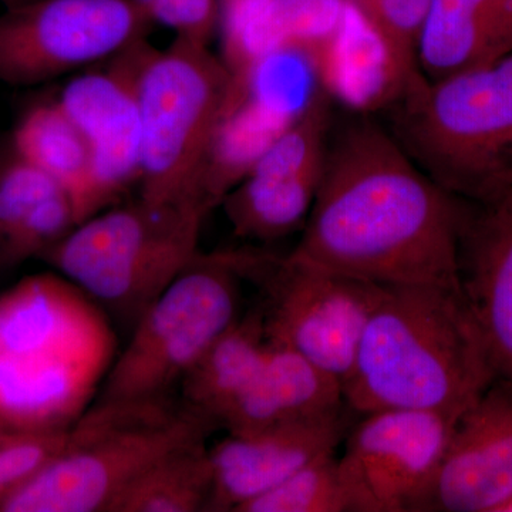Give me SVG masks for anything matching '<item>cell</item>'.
I'll list each match as a JSON object with an SVG mask.
<instances>
[{"mask_svg":"<svg viewBox=\"0 0 512 512\" xmlns=\"http://www.w3.org/2000/svg\"><path fill=\"white\" fill-rule=\"evenodd\" d=\"M474 207L360 113L332 128L318 194L288 256L377 285L460 288L458 255Z\"/></svg>","mask_w":512,"mask_h":512,"instance_id":"1","label":"cell"},{"mask_svg":"<svg viewBox=\"0 0 512 512\" xmlns=\"http://www.w3.org/2000/svg\"><path fill=\"white\" fill-rule=\"evenodd\" d=\"M497 376L461 288L383 285L343 394L356 416L377 410L458 416Z\"/></svg>","mask_w":512,"mask_h":512,"instance_id":"2","label":"cell"},{"mask_svg":"<svg viewBox=\"0 0 512 512\" xmlns=\"http://www.w3.org/2000/svg\"><path fill=\"white\" fill-rule=\"evenodd\" d=\"M117 356L99 303L62 274L22 279L0 296V434L70 429Z\"/></svg>","mask_w":512,"mask_h":512,"instance_id":"3","label":"cell"},{"mask_svg":"<svg viewBox=\"0 0 512 512\" xmlns=\"http://www.w3.org/2000/svg\"><path fill=\"white\" fill-rule=\"evenodd\" d=\"M390 110L392 134L437 184L471 204L512 188V52L477 69L426 77Z\"/></svg>","mask_w":512,"mask_h":512,"instance_id":"4","label":"cell"},{"mask_svg":"<svg viewBox=\"0 0 512 512\" xmlns=\"http://www.w3.org/2000/svg\"><path fill=\"white\" fill-rule=\"evenodd\" d=\"M211 420L171 397L96 402L70 427L60 456L0 503L3 512H109L158 461L207 441Z\"/></svg>","mask_w":512,"mask_h":512,"instance_id":"5","label":"cell"},{"mask_svg":"<svg viewBox=\"0 0 512 512\" xmlns=\"http://www.w3.org/2000/svg\"><path fill=\"white\" fill-rule=\"evenodd\" d=\"M234 93V76L210 45L175 37L150 46L138 74L140 200L156 207H198L212 140Z\"/></svg>","mask_w":512,"mask_h":512,"instance_id":"6","label":"cell"},{"mask_svg":"<svg viewBox=\"0 0 512 512\" xmlns=\"http://www.w3.org/2000/svg\"><path fill=\"white\" fill-rule=\"evenodd\" d=\"M207 215L138 198L80 222L43 256L94 302L136 323L201 254Z\"/></svg>","mask_w":512,"mask_h":512,"instance_id":"7","label":"cell"},{"mask_svg":"<svg viewBox=\"0 0 512 512\" xmlns=\"http://www.w3.org/2000/svg\"><path fill=\"white\" fill-rule=\"evenodd\" d=\"M258 254L227 251L198 258L136 320L97 402L171 397L208 348L241 316V285Z\"/></svg>","mask_w":512,"mask_h":512,"instance_id":"8","label":"cell"},{"mask_svg":"<svg viewBox=\"0 0 512 512\" xmlns=\"http://www.w3.org/2000/svg\"><path fill=\"white\" fill-rule=\"evenodd\" d=\"M156 23L133 0H29L0 12V82L29 87L111 60Z\"/></svg>","mask_w":512,"mask_h":512,"instance_id":"9","label":"cell"},{"mask_svg":"<svg viewBox=\"0 0 512 512\" xmlns=\"http://www.w3.org/2000/svg\"><path fill=\"white\" fill-rule=\"evenodd\" d=\"M249 279L265 291L269 342L295 350L345 383L383 285L261 254Z\"/></svg>","mask_w":512,"mask_h":512,"instance_id":"10","label":"cell"},{"mask_svg":"<svg viewBox=\"0 0 512 512\" xmlns=\"http://www.w3.org/2000/svg\"><path fill=\"white\" fill-rule=\"evenodd\" d=\"M457 416L426 410L360 414L343 440L340 471L355 512H417Z\"/></svg>","mask_w":512,"mask_h":512,"instance_id":"11","label":"cell"},{"mask_svg":"<svg viewBox=\"0 0 512 512\" xmlns=\"http://www.w3.org/2000/svg\"><path fill=\"white\" fill-rule=\"evenodd\" d=\"M332 97L316 90L220 207L239 238L274 241L302 229L325 170Z\"/></svg>","mask_w":512,"mask_h":512,"instance_id":"12","label":"cell"},{"mask_svg":"<svg viewBox=\"0 0 512 512\" xmlns=\"http://www.w3.org/2000/svg\"><path fill=\"white\" fill-rule=\"evenodd\" d=\"M148 49L147 40L128 47L104 69L74 77L57 99L92 148L87 218L113 207L140 183L143 130L137 83Z\"/></svg>","mask_w":512,"mask_h":512,"instance_id":"13","label":"cell"},{"mask_svg":"<svg viewBox=\"0 0 512 512\" xmlns=\"http://www.w3.org/2000/svg\"><path fill=\"white\" fill-rule=\"evenodd\" d=\"M512 501V380L497 376L454 420L417 512H504Z\"/></svg>","mask_w":512,"mask_h":512,"instance_id":"14","label":"cell"},{"mask_svg":"<svg viewBox=\"0 0 512 512\" xmlns=\"http://www.w3.org/2000/svg\"><path fill=\"white\" fill-rule=\"evenodd\" d=\"M352 410L318 419L228 434L210 448L214 485L207 511L239 512L306 464L335 454L352 426Z\"/></svg>","mask_w":512,"mask_h":512,"instance_id":"15","label":"cell"},{"mask_svg":"<svg viewBox=\"0 0 512 512\" xmlns=\"http://www.w3.org/2000/svg\"><path fill=\"white\" fill-rule=\"evenodd\" d=\"M458 279L498 376L512 380V188L474 207L461 238Z\"/></svg>","mask_w":512,"mask_h":512,"instance_id":"16","label":"cell"},{"mask_svg":"<svg viewBox=\"0 0 512 512\" xmlns=\"http://www.w3.org/2000/svg\"><path fill=\"white\" fill-rule=\"evenodd\" d=\"M348 409L343 384L295 350L268 340L262 366L221 417L228 434L332 416Z\"/></svg>","mask_w":512,"mask_h":512,"instance_id":"17","label":"cell"},{"mask_svg":"<svg viewBox=\"0 0 512 512\" xmlns=\"http://www.w3.org/2000/svg\"><path fill=\"white\" fill-rule=\"evenodd\" d=\"M512 52V0H430L419 66L427 80L477 69Z\"/></svg>","mask_w":512,"mask_h":512,"instance_id":"18","label":"cell"},{"mask_svg":"<svg viewBox=\"0 0 512 512\" xmlns=\"http://www.w3.org/2000/svg\"><path fill=\"white\" fill-rule=\"evenodd\" d=\"M268 349L262 308L239 316L184 377L183 402L220 427L221 417L254 379Z\"/></svg>","mask_w":512,"mask_h":512,"instance_id":"19","label":"cell"},{"mask_svg":"<svg viewBox=\"0 0 512 512\" xmlns=\"http://www.w3.org/2000/svg\"><path fill=\"white\" fill-rule=\"evenodd\" d=\"M15 156L36 165L72 198L77 222L87 218L92 187V148L59 101L32 107L13 131Z\"/></svg>","mask_w":512,"mask_h":512,"instance_id":"20","label":"cell"},{"mask_svg":"<svg viewBox=\"0 0 512 512\" xmlns=\"http://www.w3.org/2000/svg\"><path fill=\"white\" fill-rule=\"evenodd\" d=\"M295 119L275 113L234 90L202 174L201 201L208 211L220 207L229 192L247 177L256 161Z\"/></svg>","mask_w":512,"mask_h":512,"instance_id":"21","label":"cell"},{"mask_svg":"<svg viewBox=\"0 0 512 512\" xmlns=\"http://www.w3.org/2000/svg\"><path fill=\"white\" fill-rule=\"evenodd\" d=\"M214 471L207 441L158 461L110 505L109 512L207 511Z\"/></svg>","mask_w":512,"mask_h":512,"instance_id":"22","label":"cell"},{"mask_svg":"<svg viewBox=\"0 0 512 512\" xmlns=\"http://www.w3.org/2000/svg\"><path fill=\"white\" fill-rule=\"evenodd\" d=\"M379 37L403 96L423 79L419 66L421 33L430 0H348Z\"/></svg>","mask_w":512,"mask_h":512,"instance_id":"23","label":"cell"},{"mask_svg":"<svg viewBox=\"0 0 512 512\" xmlns=\"http://www.w3.org/2000/svg\"><path fill=\"white\" fill-rule=\"evenodd\" d=\"M348 0H271L282 49L301 55L319 73L338 42Z\"/></svg>","mask_w":512,"mask_h":512,"instance_id":"24","label":"cell"},{"mask_svg":"<svg viewBox=\"0 0 512 512\" xmlns=\"http://www.w3.org/2000/svg\"><path fill=\"white\" fill-rule=\"evenodd\" d=\"M239 512H355L339 457L322 456Z\"/></svg>","mask_w":512,"mask_h":512,"instance_id":"25","label":"cell"},{"mask_svg":"<svg viewBox=\"0 0 512 512\" xmlns=\"http://www.w3.org/2000/svg\"><path fill=\"white\" fill-rule=\"evenodd\" d=\"M77 225L72 198L67 192H59L40 202L0 241V261L13 265L43 256Z\"/></svg>","mask_w":512,"mask_h":512,"instance_id":"26","label":"cell"},{"mask_svg":"<svg viewBox=\"0 0 512 512\" xmlns=\"http://www.w3.org/2000/svg\"><path fill=\"white\" fill-rule=\"evenodd\" d=\"M70 429L0 436V503L63 453Z\"/></svg>","mask_w":512,"mask_h":512,"instance_id":"27","label":"cell"},{"mask_svg":"<svg viewBox=\"0 0 512 512\" xmlns=\"http://www.w3.org/2000/svg\"><path fill=\"white\" fill-rule=\"evenodd\" d=\"M63 191L45 171L15 156L0 171V241L40 202Z\"/></svg>","mask_w":512,"mask_h":512,"instance_id":"28","label":"cell"},{"mask_svg":"<svg viewBox=\"0 0 512 512\" xmlns=\"http://www.w3.org/2000/svg\"><path fill=\"white\" fill-rule=\"evenodd\" d=\"M156 25L173 29L175 37L210 45L220 30V0H151L147 8Z\"/></svg>","mask_w":512,"mask_h":512,"instance_id":"29","label":"cell"},{"mask_svg":"<svg viewBox=\"0 0 512 512\" xmlns=\"http://www.w3.org/2000/svg\"><path fill=\"white\" fill-rule=\"evenodd\" d=\"M29 2V0H0V3L5 5V8H9V6L20 5V3Z\"/></svg>","mask_w":512,"mask_h":512,"instance_id":"30","label":"cell"},{"mask_svg":"<svg viewBox=\"0 0 512 512\" xmlns=\"http://www.w3.org/2000/svg\"><path fill=\"white\" fill-rule=\"evenodd\" d=\"M235 2V0H220L221 8L222 6L229 5V3Z\"/></svg>","mask_w":512,"mask_h":512,"instance_id":"31","label":"cell"},{"mask_svg":"<svg viewBox=\"0 0 512 512\" xmlns=\"http://www.w3.org/2000/svg\"><path fill=\"white\" fill-rule=\"evenodd\" d=\"M0 436H2V434H0Z\"/></svg>","mask_w":512,"mask_h":512,"instance_id":"32","label":"cell"}]
</instances>
